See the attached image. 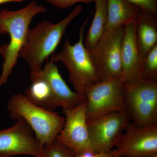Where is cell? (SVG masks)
Segmentation results:
<instances>
[{"label": "cell", "mask_w": 157, "mask_h": 157, "mask_svg": "<svg viewBox=\"0 0 157 157\" xmlns=\"http://www.w3.org/2000/svg\"><path fill=\"white\" fill-rule=\"evenodd\" d=\"M46 11L45 6L36 1L16 11L6 9L0 11V35L8 34L10 37L9 43L0 46V54L4 60L0 86L7 83L16 66L20 51L27 39L32 20L37 14Z\"/></svg>", "instance_id": "cell-1"}, {"label": "cell", "mask_w": 157, "mask_h": 157, "mask_svg": "<svg viewBox=\"0 0 157 157\" xmlns=\"http://www.w3.org/2000/svg\"><path fill=\"white\" fill-rule=\"evenodd\" d=\"M82 9V6L78 5L59 22L54 24L44 21L30 29L18 58L26 62L31 71L38 72L42 70L44 62L47 61L50 56L55 53L68 26Z\"/></svg>", "instance_id": "cell-2"}, {"label": "cell", "mask_w": 157, "mask_h": 157, "mask_svg": "<svg viewBox=\"0 0 157 157\" xmlns=\"http://www.w3.org/2000/svg\"><path fill=\"white\" fill-rule=\"evenodd\" d=\"M7 109L11 119L22 118L27 123L42 146L54 142L64 125L63 117L35 105L19 93L11 97Z\"/></svg>", "instance_id": "cell-3"}, {"label": "cell", "mask_w": 157, "mask_h": 157, "mask_svg": "<svg viewBox=\"0 0 157 157\" xmlns=\"http://www.w3.org/2000/svg\"><path fill=\"white\" fill-rule=\"evenodd\" d=\"M88 20L87 17L79 29L78 42L72 45L67 37L61 51L54 53L51 59L54 63L60 62L64 65L75 91L83 98L88 87L101 81L83 43L85 29Z\"/></svg>", "instance_id": "cell-4"}, {"label": "cell", "mask_w": 157, "mask_h": 157, "mask_svg": "<svg viewBox=\"0 0 157 157\" xmlns=\"http://www.w3.org/2000/svg\"><path fill=\"white\" fill-rule=\"evenodd\" d=\"M125 107L137 125H157V79L140 78L123 86Z\"/></svg>", "instance_id": "cell-5"}, {"label": "cell", "mask_w": 157, "mask_h": 157, "mask_svg": "<svg viewBox=\"0 0 157 157\" xmlns=\"http://www.w3.org/2000/svg\"><path fill=\"white\" fill-rule=\"evenodd\" d=\"M124 27L105 30L96 45L88 50L100 80L120 78Z\"/></svg>", "instance_id": "cell-6"}, {"label": "cell", "mask_w": 157, "mask_h": 157, "mask_svg": "<svg viewBox=\"0 0 157 157\" xmlns=\"http://www.w3.org/2000/svg\"><path fill=\"white\" fill-rule=\"evenodd\" d=\"M120 78L101 80L86 90L84 98L87 121L109 112L126 109Z\"/></svg>", "instance_id": "cell-7"}, {"label": "cell", "mask_w": 157, "mask_h": 157, "mask_svg": "<svg viewBox=\"0 0 157 157\" xmlns=\"http://www.w3.org/2000/svg\"><path fill=\"white\" fill-rule=\"evenodd\" d=\"M130 121L126 109L112 111L87 121L90 138L95 153L112 150Z\"/></svg>", "instance_id": "cell-8"}, {"label": "cell", "mask_w": 157, "mask_h": 157, "mask_svg": "<svg viewBox=\"0 0 157 157\" xmlns=\"http://www.w3.org/2000/svg\"><path fill=\"white\" fill-rule=\"evenodd\" d=\"M63 111L65 124L57 141L72 149L76 155L95 153L88 128L85 101L75 108L63 109Z\"/></svg>", "instance_id": "cell-9"}, {"label": "cell", "mask_w": 157, "mask_h": 157, "mask_svg": "<svg viewBox=\"0 0 157 157\" xmlns=\"http://www.w3.org/2000/svg\"><path fill=\"white\" fill-rule=\"evenodd\" d=\"M118 157H149L157 155V125L141 127L131 121L118 141Z\"/></svg>", "instance_id": "cell-10"}, {"label": "cell", "mask_w": 157, "mask_h": 157, "mask_svg": "<svg viewBox=\"0 0 157 157\" xmlns=\"http://www.w3.org/2000/svg\"><path fill=\"white\" fill-rule=\"evenodd\" d=\"M42 148L33 130L22 118L17 120L13 126L0 130V157H40Z\"/></svg>", "instance_id": "cell-11"}, {"label": "cell", "mask_w": 157, "mask_h": 157, "mask_svg": "<svg viewBox=\"0 0 157 157\" xmlns=\"http://www.w3.org/2000/svg\"><path fill=\"white\" fill-rule=\"evenodd\" d=\"M136 30V20L124 27L121 53L122 72L120 77L123 84L145 78L144 57L137 44Z\"/></svg>", "instance_id": "cell-12"}, {"label": "cell", "mask_w": 157, "mask_h": 157, "mask_svg": "<svg viewBox=\"0 0 157 157\" xmlns=\"http://www.w3.org/2000/svg\"><path fill=\"white\" fill-rule=\"evenodd\" d=\"M31 80L42 79L48 83L58 107L63 109H73L85 101L83 97L73 91L65 82L55 63L47 61L42 70L38 72L31 71Z\"/></svg>", "instance_id": "cell-13"}, {"label": "cell", "mask_w": 157, "mask_h": 157, "mask_svg": "<svg viewBox=\"0 0 157 157\" xmlns=\"http://www.w3.org/2000/svg\"><path fill=\"white\" fill-rule=\"evenodd\" d=\"M136 23L137 44L144 57L157 44V14L140 10Z\"/></svg>", "instance_id": "cell-14"}, {"label": "cell", "mask_w": 157, "mask_h": 157, "mask_svg": "<svg viewBox=\"0 0 157 157\" xmlns=\"http://www.w3.org/2000/svg\"><path fill=\"white\" fill-rule=\"evenodd\" d=\"M107 8L105 30L124 27L136 20L140 10L127 0H107Z\"/></svg>", "instance_id": "cell-15"}, {"label": "cell", "mask_w": 157, "mask_h": 157, "mask_svg": "<svg viewBox=\"0 0 157 157\" xmlns=\"http://www.w3.org/2000/svg\"><path fill=\"white\" fill-rule=\"evenodd\" d=\"M31 81L32 84L25 90V95L35 105L50 111H54L58 107L48 83L42 79Z\"/></svg>", "instance_id": "cell-16"}, {"label": "cell", "mask_w": 157, "mask_h": 157, "mask_svg": "<svg viewBox=\"0 0 157 157\" xmlns=\"http://www.w3.org/2000/svg\"><path fill=\"white\" fill-rule=\"evenodd\" d=\"M95 11L91 25L83 40L88 50L92 49L105 31L107 21V0H94Z\"/></svg>", "instance_id": "cell-17"}, {"label": "cell", "mask_w": 157, "mask_h": 157, "mask_svg": "<svg viewBox=\"0 0 157 157\" xmlns=\"http://www.w3.org/2000/svg\"><path fill=\"white\" fill-rule=\"evenodd\" d=\"M40 157H76V155L72 149L56 139L52 143L43 146Z\"/></svg>", "instance_id": "cell-18"}, {"label": "cell", "mask_w": 157, "mask_h": 157, "mask_svg": "<svg viewBox=\"0 0 157 157\" xmlns=\"http://www.w3.org/2000/svg\"><path fill=\"white\" fill-rule=\"evenodd\" d=\"M143 65L145 78L157 79V44L144 57Z\"/></svg>", "instance_id": "cell-19"}, {"label": "cell", "mask_w": 157, "mask_h": 157, "mask_svg": "<svg viewBox=\"0 0 157 157\" xmlns=\"http://www.w3.org/2000/svg\"><path fill=\"white\" fill-rule=\"evenodd\" d=\"M140 10L157 14V0H127Z\"/></svg>", "instance_id": "cell-20"}, {"label": "cell", "mask_w": 157, "mask_h": 157, "mask_svg": "<svg viewBox=\"0 0 157 157\" xmlns=\"http://www.w3.org/2000/svg\"><path fill=\"white\" fill-rule=\"evenodd\" d=\"M48 4L59 8L64 9L71 7L76 3L82 2L90 4L94 2V0H43Z\"/></svg>", "instance_id": "cell-21"}, {"label": "cell", "mask_w": 157, "mask_h": 157, "mask_svg": "<svg viewBox=\"0 0 157 157\" xmlns=\"http://www.w3.org/2000/svg\"><path fill=\"white\" fill-rule=\"evenodd\" d=\"M93 157H118L114 150L110 151L108 152H101L95 153Z\"/></svg>", "instance_id": "cell-22"}, {"label": "cell", "mask_w": 157, "mask_h": 157, "mask_svg": "<svg viewBox=\"0 0 157 157\" xmlns=\"http://www.w3.org/2000/svg\"><path fill=\"white\" fill-rule=\"evenodd\" d=\"M24 0H0V5L11 2H21Z\"/></svg>", "instance_id": "cell-23"}, {"label": "cell", "mask_w": 157, "mask_h": 157, "mask_svg": "<svg viewBox=\"0 0 157 157\" xmlns=\"http://www.w3.org/2000/svg\"><path fill=\"white\" fill-rule=\"evenodd\" d=\"M149 157H157V155H155Z\"/></svg>", "instance_id": "cell-24"}]
</instances>
